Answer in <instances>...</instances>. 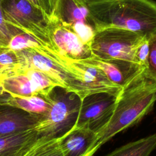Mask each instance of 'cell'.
<instances>
[{"label": "cell", "instance_id": "obj_2", "mask_svg": "<svg viewBox=\"0 0 156 156\" xmlns=\"http://www.w3.org/2000/svg\"><path fill=\"white\" fill-rule=\"evenodd\" d=\"M156 102V82L144 74L122 88L108 124L97 136L95 152L118 133L135 124L151 112Z\"/></svg>", "mask_w": 156, "mask_h": 156}, {"label": "cell", "instance_id": "obj_12", "mask_svg": "<svg viewBox=\"0 0 156 156\" xmlns=\"http://www.w3.org/2000/svg\"><path fill=\"white\" fill-rule=\"evenodd\" d=\"M41 117L9 105H0V137L32 129Z\"/></svg>", "mask_w": 156, "mask_h": 156}, {"label": "cell", "instance_id": "obj_13", "mask_svg": "<svg viewBox=\"0 0 156 156\" xmlns=\"http://www.w3.org/2000/svg\"><path fill=\"white\" fill-rule=\"evenodd\" d=\"M97 138L96 133L87 129L74 127L61 138L63 156H93Z\"/></svg>", "mask_w": 156, "mask_h": 156}, {"label": "cell", "instance_id": "obj_1", "mask_svg": "<svg viewBox=\"0 0 156 156\" xmlns=\"http://www.w3.org/2000/svg\"><path fill=\"white\" fill-rule=\"evenodd\" d=\"M86 3L96 31L115 27L147 36L156 32V2L152 0H88Z\"/></svg>", "mask_w": 156, "mask_h": 156}, {"label": "cell", "instance_id": "obj_11", "mask_svg": "<svg viewBox=\"0 0 156 156\" xmlns=\"http://www.w3.org/2000/svg\"><path fill=\"white\" fill-rule=\"evenodd\" d=\"M77 62L101 69L112 83L121 88L136 79L146 69L138 63L121 59L101 60L93 57Z\"/></svg>", "mask_w": 156, "mask_h": 156}, {"label": "cell", "instance_id": "obj_9", "mask_svg": "<svg viewBox=\"0 0 156 156\" xmlns=\"http://www.w3.org/2000/svg\"><path fill=\"white\" fill-rule=\"evenodd\" d=\"M47 29L53 49L68 65L94 57L90 46L53 15L48 20Z\"/></svg>", "mask_w": 156, "mask_h": 156}, {"label": "cell", "instance_id": "obj_7", "mask_svg": "<svg viewBox=\"0 0 156 156\" xmlns=\"http://www.w3.org/2000/svg\"><path fill=\"white\" fill-rule=\"evenodd\" d=\"M1 82L5 90L12 97L48 96L54 87H62L43 72L21 63Z\"/></svg>", "mask_w": 156, "mask_h": 156}, {"label": "cell", "instance_id": "obj_22", "mask_svg": "<svg viewBox=\"0 0 156 156\" xmlns=\"http://www.w3.org/2000/svg\"><path fill=\"white\" fill-rule=\"evenodd\" d=\"M149 52V47L148 36H144L135 48L134 52L135 63L146 68Z\"/></svg>", "mask_w": 156, "mask_h": 156}, {"label": "cell", "instance_id": "obj_19", "mask_svg": "<svg viewBox=\"0 0 156 156\" xmlns=\"http://www.w3.org/2000/svg\"><path fill=\"white\" fill-rule=\"evenodd\" d=\"M148 41L149 52L144 74L156 82V32L148 36Z\"/></svg>", "mask_w": 156, "mask_h": 156}, {"label": "cell", "instance_id": "obj_5", "mask_svg": "<svg viewBox=\"0 0 156 156\" xmlns=\"http://www.w3.org/2000/svg\"><path fill=\"white\" fill-rule=\"evenodd\" d=\"M144 35L129 30L110 27L95 32L90 43L94 57L101 60L121 59L135 62L134 52Z\"/></svg>", "mask_w": 156, "mask_h": 156}, {"label": "cell", "instance_id": "obj_6", "mask_svg": "<svg viewBox=\"0 0 156 156\" xmlns=\"http://www.w3.org/2000/svg\"><path fill=\"white\" fill-rule=\"evenodd\" d=\"M1 6L4 20L9 26L32 36L43 44L52 46L47 29L48 19L40 9L27 0H2Z\"/></svg>", "mask_w": 156, "mask_h": 156}, {"label": "cell", "instance_id": "obj_28", "mask_svg": "<svg viewBox=\"0 0 156 156\" xmlns=\"http://www.w3.org/2000/svg\"><path fill=\"white\" fill-rule=\"evenodd\" d=\"M86 1H88V0H86Z\"/></svg>", "mask_w": 156, "mask_h": 156}, {"label": "cell", "instance_id": "obj_4", "mask_svg": "<svg viewBox=\"0 0 156 156\" xmlns=\"http://www.w3.org/2000/svg\"><path fill=\"white\" fill-rule=\"evenodd\" d=\"M48 98L51 103L49 112L32 129L40 136L57 139L75 126L82 99L75 93L59 86L51 90Z\"/></svg>", "mask_w": 156, "mask_h": 156}, {"label": "cell", "instance_id": "obj_3", "mask_svg": "<svg viewBox=\"0 0 156 156\" xmlns=\"http://www.w3.org/2000/svg\"><path fill=\"white\" fill-rule=\"evenodd\" d=\"M17 52L21 64L43 72L63 88L77 94L81 99L87 95L99 93L72 69L51 46H46L41 49H26Z\"/></svg>", "mask_w": 156, "mask_h": 156}, {"label": "cell", "instance_id": "obj_15", "mask_svg": "<svg viewBox=\"0 0 156 156\" xmlns=\"http://www.w3.org/2000/svg\"><path fill=\"white\" fill-rule=\"evenodd\" d=\"M156 148V133L123 145L105 156H149Z\"/></svg>", "mask_w": 156, "mask_h": 156}, {"label": "cell", "instance_id": "obj_25", "mask_svg": "<svg viewBox=\"0 0 156 156\" xmlns=\"http://www.w3.org/2000/svg\"><path fill=\"white\" fill-rule=\"evenodd\" d=\"M12 97V96L5 90L1 80H0V105H8V102Z\"/></svg>", "mask_w": 156, "mask_h": 156}, {"label": "cell", "instance_id": "obj_16", "mask_svg": "<svg viewBox=\"0 0 156 156\" xmlns=\"http://www.w3.org/2000/svg\"><path fill=\"white\" fill-rule=\"evenodd\" d=\"M8 105L41 116H45L51 107L48 95L41 94L28 97H12Z\"/></svg>", "mask_w": 156, "mask_h": 156}, {"label": "cell", "instance_id": "obj_24", "mask_svg": "<svg viewBox=\"0 0 156 156\" xmlns=\"http://www.w3.org/2000/svg\"><path fill=\"white\" fill-rule=\"evenodd\" d=\"M61 138L62 137L57 138L41 156H63V154L60 146Z\"/></svg>", "mask_w": 156, "mask_h": 156}, {"label": "cell", "instance_id": "obj_20", "mask_svg": "<svg viewBox=\"0 0 156 156\" xmlns=\"http://www.w3.org/2000/svg\"><path fill=\"white\" fill-rule=\"evenodd\" d=\"M57 139H51L48 136H41L21 156H41Z\"/></svg>", "mask_w": 156, "mask_h": 156}, {"label": "cell", "instance_id": "obj_18", "mask_svg": "<svg viewBox=\"0 0 156 156\" xmlns=\"http://www.w3.org/2000/svg\"><path fill=\"white\" fill-rule=\"evenodd\" d=\"M44 46L47 45L43 44L32 36L24 33L19 34L13 36L7 45L9 48L15 51L26 49H39Z\"/></svg>", "mask_w": 156, "mask_h": 156}, {"label": "cell", "instance_id": "obj_27", "mask_svg": "<svg viewBox=\"0 0 156 156\" xmlns=\"http://www.w3.org/2000/svg\"><path fill=\"white\" fill-rule=\"evenodd\" d=\"M4 78V74L2 73H0V80H2Z\"/></svg>", "mask_w": 156, "mask_h": 156}, {"label": "cell", "instance_id": "obj_26", "mask_svg": "<svg viewBox=\"0 0 156 156\" xmlns=\"http://www.w3.org/2000/svg\"><path fill=\"white\" fill-rule=\"evenodd\" d=\"M29 3H30L32 5H33L34 7L38 8L40 9L39 7H38V2H37V0H27Z\"/></svg>", "mask_w": 156, "mask_h": 156}, {"label": "cell", "instance_id": "obj_8", "mask_svg": "<svg viewBox=\"0 0 156 156\" xmlns=\"http://www.w3.org/2000/svg\"><path fill=\"white\" fill-rule=\"evenodd\" d=\"M118 96L107 92L93 93L81 100L75 127L101 133L113 116ZM98 137V136H97Z\"/></svg>", "mask_w": 156, "mask_h": 156}, {"label": "cell", "instance_id": "obj_17", "mask_svg": "<svg viewBox=\"0 0 156 156\" xmlns=\"http://www.w3.org/2000/svg\"><path fill=\"white\" fill-rule=\"evenodd\" d=\"M20 63L21 58L17 51L7 46L0 47V73L4 74V78Z\"/></svg>", "mask_w": 156, "mask_h": 156}, {"label": "cell", "instance_id": "obj_23", "mask_svg": "<svg viewBox=\"0 0 156 156\" xmlns=\"http://www.w3.org/2000/svg\"><path fill=\"white\" fill-rule=\"evenodd\" d=\"M57 0H37L40 9L48 19L52 16Z\"/></svg>", "mask_w": 156, "mask_h": 156}, {"label": "cell", "instance_id": "obj_10", "mask_svg": "<svg viewBox=\"0 0 156 156\" xmlns=\"http://www.w3.org/2000/svg\"><path fill=\"white\" fill-rule=\"evenodd\" d=\"M52 15L90 45L96 30L85 0H57Z\"/></svg>", "mask_w": 156, "mask_h": 156}, {"label": "cell", "instance_id": "obj_21", "mask_svg": "<svg viewBox=\"0 0 156 156\" xmlns=\"http://www.w3.org/2000/svg\"><path fill=\"white\" fill-rule=\"evenodd\" d=\"M1 1L0 0V47L7 46L13 36L22 34L20 30L12 28L6 24L3 16Z\"/></svg>", "mask_w": 156, "mask_h": 156}, {"label": "cell", "instance_id": "obj_14", "mask_svg": "<svg viewBox=\"0 0 156 156\" xmlns=\"http://www.w3.org/2000/svg\"><path fill=\"white\" fill-rule=\"evenodd\" d=\"M39 137L33 129L0 137V156H21Z\"/></svg>", "mask_w": 156, "mask_h": 156}]
</instances>
